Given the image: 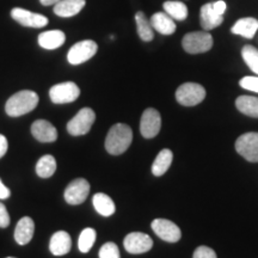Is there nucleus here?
Masks as SVG:
<instances>
[{"instance_id": "f257e3e1", "label": "nucleus", "mask_w": 258, "mask_h": 258, "mask_svg": "<svg viewBox=\"0 0 258 258\" xmlns=\"http://www.w3.org/2000/svg\"><path fill=\"white\" fill-rule=\"evenodd\" d=\"M133 141V132L128 124H114L105 139V148L112 156L124 153Z\"/></svg>"}, {"instance_id": "f03ea898", "label": "nucleus", "mask_w": 258, "mask_h": 258, "mask_svg": "<svg viewBox=\"0 0 258 258\" xmlns=\"http://www.w3.org/2000/svg\"><path fill=\"white\" fill-rule=\"evenodd\" d=\"M38 101L40 98L36 92L30 91V90H23V91H19L10 97L6 102L5 111L11 117H19V116L34 110L38 104Z\"/></svg>"}, {"instance_id": "7ed1b4c3", "label": "nucleus", "mask_w": 258, "mask_h": 258, "mask_svg": "<svg viewBox=\"0 0 258 258\" xmlns=\"http://www.w3.org/2000/svg\"><path fill=\"white\" fill-rule=\"evenodd\" d=\"M182 46L189 54L206 53L213 47V37L207 31L189 32L183 37Z\"/></svg>"}, {"instance_id": "20e7f679", "label": "nucleus", "mask_w": 258, "mask_h": 258, "mask_svg": "<svg viewBox=\"0 0 258 258\" xmlns=\"http://www.w3.org/2000/svg\"><path fill=\"white\" fill-rule=\"evenodd\" d=\"M206 97V90L196 83H185L176 91V99L180 105L194 106L201 103Z\"/></svg>"}, {"instance_id": "39448f33", "label": "nucleus", "mask_w": 258, "mask_h": 258, "mask_svg": "<svg viewBox=\"0 0 258 258\" xmlns=\"http://www.w3.org/2000/svg\"><path fill=\"white\" fill-rule=\"evenodd\" d=\"M96 121V114L91 108H83L78 114L67 123V131L73 137L88 134Z\"/></svg>"}, {"instance_id": "423d86ee", "label": "nucleus", "mask_w": 258, "mask_h": 258, "mask_svg": "<svg viewBox=\"0 0 258 258\" xmlns=\"http://www.w3.org/2000/svg\"><path fill=\"white\" fill-rule=\"evenodd\" d=\"M79 95L80 89L76 83L72 82L56 84V85L51 86V89L49 90L50 101L54 104H67V103H72L78 98Z\"/></svg>"}, {"instance_id": "0eeeda50", "label": "nucleus", "mask_w": 258, "mask_h": 258, "mask_svg": "<svg viewBox=\"0 0 258 258\" xmlns=\"http://www.w3.org/2000/svg\"><path fill=\"white\" fill-rule=\"evenodd\" d=\"M97 50H98V46L95 41H80L71 47L69 54H67V60L71 64L84 63L95 56Z\"/></svg>"}, {"instance_id": "6e6552de", "label": "nucleus", "mask_w": 258, "mask_h": 258, "mask_svg": "<svg viewBox=\"0 0 258 258\" xmlns=\"http://www.w3.org/2000/svg\"><path fill=\"white\" fill-rule=\"evenodd\" d=\"M235 151L244 159L258 163V133H245L235 141Z\"/></svg>"}, {"instance_id": "1a4fd4ad", "label": "nucleus", "mask_w": 258, "mask_h": 258, "mask_svg": "<svg viewBox=\"0 0 258 258\" xmlns=\"http://www.w3.org/2000/svg\"><path fill=\"white\" fill-rule=\"evenodd\" d=\"M124 249L127 252L140 254L148 252L153 247V240L150 235L141 232H132L123 240Z\"/></svg>"}, {"instance_id": "9d476101", "label": "nucleus", "mask_w": 258, "mask_h": 258, "mask_svg": "<svg viewBox=\"0 0 258 258\" xmlns=\"http://www.w3.org/2000/svg\"><path fill=\"white\" fill-rule=\"evenodd\" d=\"M151 227L160 239L167 243H177L182 237V232L178 226L166 219H156L151 224Z\"/></svg>"}, {"instance_id": "9b49d317", "label": "nucleus", "mask_w": 258, "mask_h": 258, "mask_svg": "<svg viewBox=\"0 0 258 258\" xmlns=\"http://www.w3.org/2000/svg\"><path fill=\"white\" fill-rule=\"evenodd\" d=\"M161 117L159 111L153 108H148L144 111L140 121V133L144 138L152 139L160 132Z\"/></svg>"}, {"instance_id": "f8f14e48", "label": "nucleus", "mask_w": 258, "mask_h": 258, "mask_svg": "<svg viewBox=\"0 0 258 258\" xmlns=\"http://www.w3.org/2000/svg\"><path fill=\"white\" fill-rule=\"evenodd\" d=\"M90 192V184L86 179L77 178L72 180L64 190V200L70 205H80L88 199Z\"/></svg>"}, {"instance_id": "ddd939ff", "label": "nucleus", "mask_w": 258, "mask_h": 258, "mask_svg": "<svg viewBox=\"0 0 258 258\" xmlns=\"http://www.w3.org/2000/svg\"><path fill=\"white\" fill-rule=\"evenodd\" d=\"M11 17L15 19L17 23L27 28H43L47 27L49 21L46 16L40 14H34V12L28 11V10L15 8L11 11Z\"/></svg>"}, {"instance_id": "4468645a", "label": "nucleus", "mask_w": 258, "mask_h": 258, "mask_svg": "<svg viewBox=\"0 0 258 258\" xmlns=\"http://www.w3.org/2000/svg\"><path fill=\"white\" fill-rule=\"evenodd\" d=\"M31 134L40 143H54L57 139V131L50 122L37 120L31 124Z\"/></svg>"}, {"instance_id": "2eb2a0df", "label": "nucleus", "mask_w": 258, "mask_h": 258, "mask_svg": "<svg viewBox=\"0 0 258 258\" xmlns=\"http://www.w3.org/2000/svg\"><path fill=\"white\" fill-rule=\"evenodd\" d=\"M72 247V239L64 231H57L51 235L49 241V250L54 256H63L69 253Z\"/></svg>"}, {"instance_id": "dca6fc26", "label": "nucleus", "mask_w": 258, "mask_h": 258, "mask_svg": "<svg viewBox=\"0 0 258 258\" xmlns=\"http://www.w3.org/2000/svg\"><path fill=\"white\" fill-rule=\"evenodd\" d=\"M85 5L86 0H60L54 5V14L61 18H70L78 15Z\"/></svg>"}, {"instance_id": "f3484780", "label": "nucleus", "mask_w": 258, "mask_h": 258, "mask_svg": "<svg viewBox=\"0 0 258 258\" xmlns=\"http://www.w3.org/2000/svg\"><path fill=\"white\" fill-rule=\"evenodd\" d=\"M222 22H224V16L218 15L211 3L202 6L201 11H200V23H201L202 29H205V31L218 28L219 25L222 24Z\"/></svg>"}, {"instance_id": "a211bd4d", "label": "nucleus", "mask_w": 258, "mask_h": 258, "mask_svg": "<svg viewBox=\"0 0 258 258\" xmlns=\"http://www.w3.org/2000/svg\"><path fill=\"white\" fill-rule=\"evenodd\" d=\"M35 224L34 220L29 217L22 218L18 221L15 230V239L19 245L29 244L34 237Z\"/></svg>"}, {"instance_id": "6ab92c4d", "label": "nucleus", "mask_w": 258, "mask_h": 258, "mask_svg": "<svg viewBox=\"0 0 258 258\" xmlns=\"http://www.w3.org/2000/svg\"><path fill=\"white\" fill-rule=\"evenodd\" d=\"M151 25L161 35H172L176 31V23L166 12H157L151 17Z\"/></svg>"}, {"instance_id": "aec40b11", "label": "nucleus", "mask_w": 258, "mask_h": 258, "mask_svg": "<svg viewBox=\"0 0 258 258\" xmlns=\"http://www.w3.org/2000/svg\"><path fill=\"white\" fill-rule=\"evenodd\" d=\"M64 41H66V35L61 30L44 31L38 35V44L48 50H53L61 47L64 43Z\"/></svg>"}, {"instance_id": "412c9836", "label": "nucleus", "mask_w": 258, "mask_h": 258, "mask_svg": "<svg viewBox=\"0 0 258 258\" xmlns=\"http://www.w3.org/2000/svg\"><path fill=\"white\" fill-rule=\"evenodd\" d=\"M258 30V19L252 17L241 18L232 27V34L245 38H252Z\"/></svg>"}, {"instance_id": "4be33fe9", "label": "nucleus", "mask_w": 258, "mask_h": 258, "mask_svg": "<svg viewBox=\"0 0 258 258\" xmlns=\"http://www.w3.org/2000/svg\"><path fill=\"white\" fill-rule=\"evenodd\" d=\"M93 207L97 211V213L103 215V217H110L116 211L115 203L112 201L111 198H109L106 194L97 192L92 198Z\"/></svg>"}, {"instance_id": "5701e85b", "label": "nucleus", "mask_w": 258, "mask_h": 258, "mask_svg": "<svg viewBox=\"0 0 258 258\" xmlns=\"http://www.w3.org/2000/svg\"><path fill=\"white\" fill-rule=\"evenodd\" d=\"M173 160V153L171 152L170 150L160 151L159 154H158L156 160L153 161L152 165V173L154 176H163L164 173L166 172L167 170L170 169L171 164H172Z\"/></svg>"}, {"instance_id": "b1692460", "label": "nucleus", "mask_w": 258, "mask_h": 258, "mask_svg": "<svg viewBox=\"0 0 258 258\" xmlns=\"http://www.w3.org/2000/svg\"><path fill=\"white\" fill-rule=\"evenodd\" d=\"M235 106L244 115L258 117V97L240 96L235 101Z\"/></svg>"}, {"instance_id": "393cba45", "label": "nucleus", "mask_w": 258, "mask_h": 258, "mask_svg": "<svg viewBox=\"0 0 258 258\" xmlns=\"http://www.w3.org/2000/svg\"><path fill=\"white\" fill-rule=\"evenodd\" d=\"M135 22H137V30L139 37L144 42H150L154 38L153 28L151 22L148 21L146 15L143 11H139L135 15Z\"/></svg>"}, {"instance_id": "a878e982", "label": "nucleus", "mask_w": 258, "mask_h": 258, "mask_svg": "<svg viewBox=\"0 0 258 258\" xmlns=\"http://www.w3.org/2000/svg\"><path fill=\"white\" fill-rule=\"evenodd\" d=\"M56 171V160L50 154L41 157L36 164V173L41 178H49Z\"/></svg>"}, {"instance_id": "bb28decb", "label": "nucleus", "mask_w": 258, "mask_h": 258, "mask_svg": "<svg viewBox=\"0 0 258 258\" xmlns=\"http://www.w3.org/2000/svg\"><path fill=\"white\" fill-rule=\"evenodd\" d=\"M163 8L171 18L177 21H184L188 17V8L182 2H165Z\"/></svg>"}, {"instance_id": "cd10ccee", "label": "nucleus", "mask_w": 258, "mask_h": 258, "mask_svg": "<svg viewBox=\"0 0 258 258\" xmlns=\"http://www.w3.org/2000/svg\"><path fill=\"white\" fill-rule=\"evenodd\" d=\"M96 231L93 228H85V230L82 231V233L79 235V241H78V247L80 252L86 253L91 250L96 241Z\"/></svg>"}, {"instance_id": "c85d7f7f", "label": "nucleus", "mask_w": 258, "mask_h": 258, "mask_svg": "<svg viewBox=\"0 0 258 258\" xmlns=\"http://www.w3.org/2000/svg\"><path fill=\"white\" fill-rule=\"evenodd\" d=\"M241 56L251 71L258 74V49L253 46H245L241 49Z\"/></svg>"}, {"instance_id": "c756f323", "label": "nucleus", "mask_w": 258, "mask_h": 258, "mask_svg": "<svg viewBox=\"0 0 258 258\" xmlns=\"http://www.w3.org/2000/svg\"><path fill=\"white\" fill-rule=\"evenodd\" d=\"M99 258H121L120 250L115 243H106L99 250Z\"/></svg>"}, {"instance_id": "7c9ffc66", "label": "nucleus", "mask_w": 258, "mask_h": 258, "mask_svg": "<svg viewBox=\"0 0 258 258\" xmlns=\"http://www.w3.org/2000/svg\"><path fill=\"white\" fill-rule=\"evenodd\" d=\"M239 85L245 90L258 93V77H244L239 82Z\"/></svg>"}, {"instance_id": "2f4dec72", "label": "nucleus", "mask_w": 258, "mask_h": 258, "mask_svg": "<svg viewBox=\"0 0 258 258\" xmlns=\"http://www.w3.org/2000/svg\"><path fill=\"white\" fill-rule=\"evenodd\" d=\"M192 258H218L215 251L208 246H199L194 252Z\"/></svg>"}, {"instance_id": "473e14b6", "label": "nucleus", "mask_w": 258, "mask_h": 258, "mask_svg": "<svg viewBox=\"0 0 258 258\" xmlns=\"http://www.w3.org/2000/svg\"><path fill=\"white\" fill-rule=\"evenodd\" d=\"M10 225V215L4 203H0V227L5 228Z\"/></svg>"}, {"instance_id": "72a5a7b5", "label": "nucleus", "mask_w": 258, "mask_h": 258, "mask_svg": "<svg viewBox=\"0 0 258 258\" xmlns=\"http://www.w3.org/2000/svg\"><path fill=\"white\" fill-rule=\"evenodd\" d=\"M212 6L213 9H214V11L220 16H224V14L226 12V9H227V5H226L224 0H218V2L213 3Z\"/></svg>"}, {"instance_id": "f704fd0d", "label": "nucleus", "mask_w": 258, "mask_h": 258, "mask_svg": "<svg viewBox=\"0 0 258 258\" xmlns=\"http://www.w3.org/2000/svg\"><path fill=\"white\" fill-rule=\"evenodd\" d=\"M8 148H9L8 139H6L3 134H0V158L5 156L6 152H8Z\"/></svg>"}, {"instance_id": "c9c22d12", "label": "nucleus", "mask_w": 258, "mask_h": 258, "mask_svg": "<svg viewBox=\"0 0 258 258\" xmlns=\"http://www.w3.org/2000/svg\"><path fill=\"white\" fill-rule=\"evenodd\" d=\"M10 195H11V191H10V189L4 184V183H3V180L0 179V200L9 199Z\"/></svg>"}, {"instance_id": "e433bc0d", "label": "nucleus", "mask_w": 258, "mask_h": 258, "mask_svg": "<svg viewBox=\"0 0 258 258\" xmlns=\"http://www.w3.org/2000/svg\"><path fill=\"white\" fill-rule=\"evenodd\" d=\"M60 0H40V3L43 6H50V5H55L56 3H59Z\"/></svg>"}, {"instance_id": "4c0bfd02", "label": "nucleus", "mask_w": 258, "mask_h": 258, "mask_svg": "<svg viewBox=\"0 0 258 258\" xmlns=\"http://www.w3.org/2000/svg\"><path fill=\"white\" fill-rule=\"evenodd\" d=\"M6 258H15V257H6Z\"/></svg>"}]
</instances>
